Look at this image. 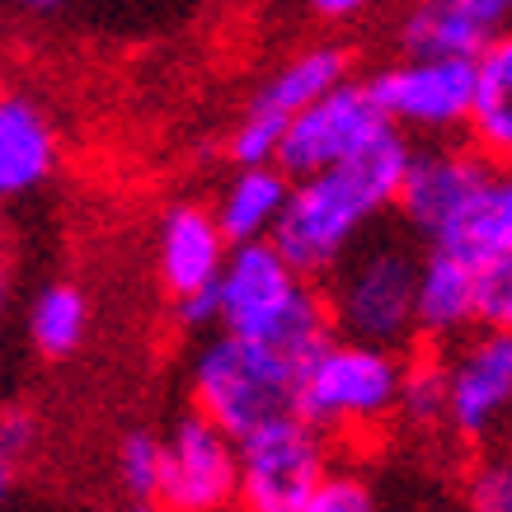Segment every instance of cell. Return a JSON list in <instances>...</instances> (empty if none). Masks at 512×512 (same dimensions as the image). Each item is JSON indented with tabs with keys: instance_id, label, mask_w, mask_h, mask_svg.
Returning a JSON list of instances; mask_svg holds the SVG:
<instances>
[{
	"instance_id": "9",
	"label": "cell",
	"mask_w": 512,
	"mask_h": 512,
	"mask_svg": "<svg viewBox=\"0 0 512 512\" xmlns=\"http://www.w3.org/2000/svg\"><path fill=\"white\" fill-rule=\"evenodd\" d=\"M386 123L400 137L451 141L461 137L475 104V57H409L395 52L367 76Z\"/></svg>"
},
{
	"instance_id": "7",
	"label": "cell",
	"mask_w": 512,
	"mask_h": 512,
	"mask_svg": "<svg viewBox=\"0 0 512 512\" xmlns=\"http://www.w3.org/2000/svg\"><path fill=\"white\" fill-rule=\"evenodd\" d=\"M348 71H353V57L334 38L287 52L254 85L240 118L231 123V132H226V160L231 165H278V146H282L287 123L306 104H315L325 90H334L339 80H348Z\"/></svg>"
},
{
	"instance_id": "22",
	"label": "cell",
	"mask_w": 512,
	"mask_h": 512,
	"mask_svg": "<svg viewBox=\"0 0 512 512\" xmlns=\"http://www.w3.org/2000/svg\"><path fill=\"white\" fill-rule=\"evenodd\" d=\"M38 442H43V428L29 409H0V512L15 508Z\"/></svg>"
},
{
	"instance_id": "8",
	"label": "cell",
	"mask_w": 512,
	"mask_h": 512,
	"mask_svg": "<svg viewBox=\"0 0 512 512\" xmlns=\"http://www.w3.org/2000/svg\"><path fill=\"white\" fill-rule=\"evenodd\" d=\"M235 461H240L235 512H301V503L334 466V442L292 409L235 437Z\"/></svg>"
},
{
	"instance_id": "10",
	"label": "cell",
	"mask_w": 512,
	"mask_h": 512,
	"mask_svg": "<svg viewBox=\"0 0 512 512\" xmlns=\"http://www.w3.org/2000/svg\"><path fill=\"white\" fill-rule=\"evenodd\" d=\"M489 165L470 141H423L409 151L400 179V198H395V217L419 245H442L447 249L461 226H466L470 207L480 198Z\"/></svg>"
},
{
	"instance_id": "17",
	"label": "cell",
	"mask_w": 512,
	"mask_h": 512,
	"mask_svg": "<svg viewBox=\"0 0 512 512\" xmlns=\"http://www.w3.org/2000/svg\"><path fill=\"white\" fill-rule=\"evenodd\" d=\"M292 193V174L282 165H235V174L221 184L212 212L217 226L231 245H254V240H273Z\"/></svg>"
},
{
	"instance_id": "2",
	"label": "cell",
	"mask_w": 512,
	"mask_h": 512,
	"mask_svg": "<svg viewBox=\"0 0 512 512\" xmlns=\"http://www.w3.org/2000/svg\"><path fill=\"white\" fill-rule=\"evenodd\" d=\"M409 353L329 334L296 362V414L329 442H372L400 423Z\"/></svg>"
},
{
	"instance_id": "20",
	"label": "cell",
	"mask_w": 512,
	"mask_h": 512,
	"mask_svg": "<svg viewBox=\"0 0 512 512\" xmlns=\"http://www.w3.org/2000/svg\"><path fill=\"white\" fill-rule=\"evenodd\" d=\"M447 249L470 254V259L512 249V165H489V179H484L480 198H475L466 226H461V235H456Z\"/></svg>"
},
{
	"instance_id": "21",
	"label": "cell",
	"mask_w": 512,
	"mask_h": 512,
	"mask_svg": "<svg viewBox=\"0 0 512 512\" xmlns=\"http://www.w3.org/2000/svg\"><path fill=\"white\" fill-rule=\"evenodd\" d=\"M160 433L156 428H127L113 447V480L123 498H156L160 494Z\"/></svg>"
},
{
	"instance_id": "28",
	"label": "cell",
	"mask_w": 512,
	"mask_h": 512,
	"mask_svg": "<svg viewBox=\"0 0 512 512\" xmlns=\"http://www.w3.org/2000/svg\"><path fill=\"white\" fill-rule=\"evenodd\" d=\"M5 5L24 19H52V15H62L71 0H5Z\"/></svg>"
},
{
	"instance_id": "16",
	"label": "cell",
	"mask_w": 512,
	"mask_h": 512,
	"mask_svg": "<svg viewBox=\"0 0 512 512\" xmlns=\"http://www.w3.org/2000/svg\"><path fill=\"white\" fill-rule=\"evenodd\" d=\"M466 141L494 165H512V24L475 52V104Z\"/></svg>"
},
{
	"instance_id": "29",
	"label": "cell",
	"mask_w": 512,
	"mask_h": 512,
	"mask_svg": "<svg viewBox=\"0 0 512 512\" xmlns=\"http://www.w3.org/2000/svg\"><path fill=\"white\" fill-rule=\"evenodd\" d=\"M5 301H10V259H5V245H0V315H5Z\"/></svg>"
},
{
	"instance_id": "3",
	"label": "cell",
	"mask_w": 512,
	"mask_h": 512,
	"mask_svg": "<svg viewBox=\"0 0 512 512\" xmlns=\"http://www.w3.org/2000/svg\"><path fill=\"white\" fill-rule=\"evenodd\" d=\"M217 329L292 357H306L334 334L320 278L301 273L273 240L231 245L217 278Z\"/></svg>"
},
{
	"instance_id": "13",
	"label": "cell",
	"mask_w": 512,
	"mask_h": 512,
	"mask_svg": "<svg viewBox=\"0 0 512 512\" xmlns=\"http://www.w3.org/2000/svg\"><path fill=\"white\" fill-rule=\"evenodd\" d=\"M231 240L221 235L217 212L207 202L179 198L156 217V240H151V264H156L160 292L174 301L212 296L226 268Z\"/></svg>"
},
{
	"instance_id": "6",
	"label": "cell",
	"mask_w": 512,
	"mask_h": 512,
	"mask_svg": "<svg viewBox=\"0 0 512 512\" xmlns=\"http://www.w3.org/2000/svg\"><path fill=\"white\" fill-rule=\"evenodd\" d=\"M442 376V433L461 447L489 451L512 437V334L466 329L461 339L428 348Z\"/></svg>"
},
{
	"instance_id": "4",
	"label": "cell",
	"mask_w": 512,
	"mask_h": 512,
	"mask_svg": "<svg viewBox=\"0 0 512 512\" xmlns=\"http://www.w3.org/2000/svg\"><path fill=\"white\" fill-rule=\"evenodd\" d=\"M423 245L409 231H372L357 240L339 264L329 268L325 287L329 329L357 343H381L414 353L419 329H414V282H419Z\"/></svg>"
},
{
	"instance_id": "11",
	"label": "cell",
	"mask_w": 512,
	"mask_h": 512,
	"mask_svg": "<svg viewBox=\"0 0 512 512\" xmlns=\"http://www.w3.org/2000/svg\"><path fill=\"white\" fill-rule=\"evenodd\" d=\"M390 137H400V132L386 123V113L372 99L367 80L348 76L287 123L282 146H278V165L292 179H301V174L348 165V160L367 156V151H376Z\"/></svg>"
},
{
	"instance_id": "1",
	"label": "cell",
	"mask_w": 512,
	"mask_h": 512,
	"mask_svg": "<svg viewBox=\"0 0 512 512\" xmlns=\"http://www.w3.org/2000/svg\"><path fill=\"white\" fill-rule=\"evenodd\" d=\"M409 151H414L409 137H390L376 151H367V156L348 160V165L292 179V193H287L282 221L273 231V245L301 273L325 278L357 240L381 231V221L395 212Z\"/></svg>"
},
{
	"instance_id": "23",
	"label": "cell",
	"mask_w": 512,
	"mask_h": 512,
	"mask_svg": "<svg viewBox=\"0 0 512 512\" xmlns=\"http://www.w3.org/2000/svg\"><path fill=\"white\" fill-rule=\"evenodd\" d=\"M475 325L512 334V249L475 259Z\"/></svg>"
},
{
	"instance_id": "24",
	"label": "cell",
	"mask_w": 512,
	"mask_h": 512,
	"mask_svg": "<svg viewBox=\"0 0 512 512\" xmlns=\"http://www.w3.org/2000/svg\"><path fill=\"white\" fill-rule=\"evenodd\" d=\"M301 512H381V498H376L372 480L353 466H329V475L320 480Z\"/></svg>"
},
{
	"instance_id": "19",
	"label": "cell",
	"mask_w": 512,
	"mask_h": 512,
	"mask_svg": "<svg viewBox=\"0 0 512 512\" xmlns=\"http://www.w3.org/2000/svg\"><path fill=\"white\" fill-rule=\"evenodd\" d=\"M90 325H94V306L80 282L52 278L43 282L29 301V315H24V334H29V348L47 362H66L76 357L85 343H90Z\"/></svg>"
},
{
	"instance_id": "5",
	"label": "cell",
	"mask_w": 512,
	"mask_h": 512,
	"mask_svg": "<svg viewBox=\"0 0 512 512\" xmlns=\"http://www.w3.org/2000/svg\"><path fill=\"white\" fill-rule=\"evenodd\" d=\"M296 362L268 343L212 329L188 362V400L217 428L245 437L296 409Z\"/></svg>"
},
{
	"instance_id": "30",
	"label": "cell",
	"mask_w": 512,
	"mask_h": 512,
	"mask_svg": "<svg viewBox=\"0 0 512 512\" xmlns=\"http://www.w3.org/2000/svg\"><path fill=\"white\" fill-rule=\"evenodd\" d=\"M118 512H165V508H160L156 498H123V508Z\"/></svg>"
},
{
	"instance_id": "15",
	"label": "cell",
	"mask_w": 512,
	"mask_h": 512,
	"mask_svg": "<svg viewBox=\"0 0 512 512\" xmlns=\"http://www.w3.org/2000/svg\"><path fill=\"white\" fill-rule=\"evenodd\" d=\"M414 329L423 348H442L475 329V259L470 254L423 245L419 282H414Z\"/></svg>"
},
{
	"instance_id": "18",
	"label": "cell",
	"mask_w": 512,
	"mask_h": 512,
	"mask_svg": "<svg viewBox=\"0 0 512 512\" xmlns=\"http://www.w3.org/2000/svg\"><path fill=\"white\" fill-rule=\"evenodd\" d=\"M489 38L461 0H409L395 19V52L409 57H475Z\"/></svg>"
},
{
	"instance_id": "25",
	"label": "cell",
	"mask_w": 512,
	"mask_h": 512,
	"mask_svg": "<svg viewBox=\"0 0 512 512\" xmlns=\"http://www.w3.org/2000/svg\"><path fill=\"white\" fill-rule=\"evenodd\" d=\"M466 512H512V451L480 456L466 475Z\"/></svg>"
},
{
	"instance_id": "27",
	"label": "cell",
	"mask_w": 512,
	"mask_h": 512,
	"mask_svg": "<svg viewBox=\"0 0 512 512\" xmlns=\"http://www.w3.org/2000/svg\"><path fill=\"white\" fill-rule=\"evenodd\" d=\"M470 15L480 19L489 33H498V29H508L512 24V0H461Z\"/></svg>"
},
{
	"instance_id": "12",
	"label": "cell",
	"mask_w": 512,
	"mask_h": 512,
	"mask_svg": "<svg viewBox=\"0 0 512 512\" xmlns=\"http://www.w3.org/2000/svg\"><path fill=\"white\" fill-rule=\"evenodd\" d=\"M160 494L165 512H235V437L226 428L188 409L160 433Z\"/></svg>"
},
{
	"instance_id": "14",
	"label": "cell",
	"mask_w": 512,
	"mask_h": 512,
	"mask_svg": "<svg viewBox=\"0 0 512 512\" xmlns=\"http://www.w3.org/2000/svg\"><path fill=\"white\" fill-rule=\"evenodd\" d=\"M62 170V127L38 94L0 85V202L43 193Z\"/></svg>"
},
{
	"instance_id": "26",
	"label": "cell",
	"mask_w": 512,
	"mask_h": 512,
	"mask_svg": "<svg viewBox=\"0 0 512 512\" xmlns=\"http://www.w3.org/2000/svg\"><path fill=\"white\" fill-rule=\"evenodd\" d=\"M301 5L325 29H357L362 19H372L381 10V0H301Z\"/></svg>"
}]
</instances>
